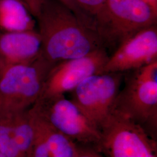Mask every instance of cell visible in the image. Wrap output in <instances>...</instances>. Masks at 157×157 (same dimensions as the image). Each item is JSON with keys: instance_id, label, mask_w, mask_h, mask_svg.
<instances>
[{"instance_id": "obj_1", "label": "cell", "mask_w": 157, "mask_h": 157, "mask_svg": "<svg viewBox=\"0 0 157 157\" xmlns=\"http://www.w3.org/2000/svg\"><path fill=\"white\" fill-rule=\"evenodd\" d=\"M36 20L41 53L54 65L103 48L95 34L58 0H45Z\"/></svg>"}, {"instance_id": "obj_2", "label": "cell", "mask_w": 157, "mask_h": 157, "mask_svg": "<svg viewBox=\"0 0 157 157\" xmlns=\"http://www.w3.org/2000/svg\"><path fill=\"white\" fill-rule=\"evenodd\" d=\"M154 25L157 11L144 0H107L93 17V32L107 51Z\"/></svg>"}, {"instance_id": "obj_3", "label": "cell", "mask_w": 157, "mask_h": 157, "mask_svg": "<svg viewBox=\"0 0 157 157\" xmlns=\"http://www.w3.org/2000/svg\"><path fill=\"white\" fill-rule=\"evenodd\" d=\"M54 65L41 53L32 62L2 67L0 70V117L23 112L32 107Z\"/></svg>"}, {"instance_id": "obj_4", "label": "cell", "mask_w": 157, "mask_h": 157, "mask_svg": "<svg viewBox=\"0 0 157 157\" xmlns=\"http://www.w3.org/2000/svg\"><path fill=\"white\" fill-rule=\"evenodd\" d=\"M133 71L125 78L114 109L157 140V61Z\"/></svg>"}, {"instance_id": "obj_5", "label": "cell", "mask_w": 157, "mask_h": 157, "mask_svg": "<svg viewBox=\"0 0 157 157\" xmlns=\"http://www.w3.org/2000/svg\"><path fill=\"white\" fill-rule=\"evenodd\" d=\"M100 132L101 139L96 150L104 157H157V140L115 109Z\"/></svg>"}, {"instance_id": "obj_6", "label": "cell", "mask_w": 157, "mask_h": 157, "mask_svg": "<svg viewBox=\"0 0 157 157\" xmlns=\"http://www.w3.org/2000/svg\"><path fill=\"white\" fill-rule=\"evenodd\" d=\"M30 109L76 144L96 149L101 132L65 95L39 98Z\"/></svg>"}, {"instance_id": "obj_7", "label": "cell", "mask_w": 157, "mask_h": 157, "mask_svg": "<svg viewBox=\"0 0 157 157\" xmlns=\"http://www.w3.org/2000/svg\"><path fill=\"white\" fill-rule=\"evenodd\" d=\"M123 73H104L86 78L71 92V99L100 130L115 108Z\"/></svg>"}, {"instance_id": "obj_8", "label": "cell", "mask_w": 157, "mask_h": 157, "mask_svg": "<svg viewBox=\"0 0 157 157\" xmlns=\"http://www.w3.org/2000/svg\"><path fill=\"white\" fill-rule=\"evenodd\" d=\"M109 56L106 50L99 48L84 56L57 63L48 74L39 98L71 92L86 78L103 73Z\"/></svg>"}, {"instance_id": "obj_9", "label": "cell", "mask_w": 157, "mask_h": 157, "mask_svg": "<svg viewBox=\"0 0 157 157\" xmlns=\"http://www.w3.org/2000/svg\"><path fill=\"white\" fill-rule=\"evenodd\" d=\"M157 61V25L144 29L109 56L103 73H124Z\"/></svg>"}, {"instance_id": "obj_10", "label": "cell", "mask_w": 157, "mask_h": 157, "mask_svg": "<svg viewBox=\"0 0 157 157\" xmlns=\"http://www.w3.org/2000/svg\"><path fill=\"white\" fill-rule=\"evenodd\" d=\"M34 128L28 110L0 117V151L5 157H30Z\"/></svg>"}, {"instance_id": "obj_11", "label": "cell", "mask_w": 157, "mask_h": 157, "mask_svg": "<svg viewBox=\"0 0 157 157\" xmlns=\"http://www.w3.org/2000/svg\"><path fill=\"white\" fill-rule=\"evenodd\" d=\"M41 48L40 36L35 29L0 33V58L3 67L33 61L40 55Z\"/></svg>"}, {"instance_id": "obj_12", "label": "cell", "mask_w": 157, "mask_h": 157, "mask_svg": "<svg viewBox=\"0 0 157 157\" xmlns=\"http://www.w3.org/2000/svg\"><path fill=\"white\" fill-rule=\"evenodd\" d=\"M34 17L21 0H0L1 32H21L35 29Z\"/></svg>"}, {"instance_id": "obj_13", "label": "cell", "mask_w": 157, "mask_h": 157, "mask_svg": "<svg viewBox=\"0 0 157 157\" xmlns=\"http://www.w3.org/2000/svg\"><path fill=\"white\" fill-rule=\"evenodd\" d=\"M29 112L45 136L52 157H76V144L73 141L51 126L30 108Z\"/></svg>"}, {"instance_id": "obj_14", "label": "cell", "mask_w": 157, "mask_h": 157, "mask_svg": "<svg viewBox=\"0 0 157 157\" xmlns=\"http://www.w3.org/2000/svg\"><path fill=\"white\" fill-rule=\"evenodd\" d=\"M30 115L34 128V139L30 157H52L50 147L45 136L34 121L30 113Z\"/></svg>"}, {"instance_id": "obj_15", "label": "cell", "mask_w": 157, "mask_h": 157, "mask_svg": "<svg viewBox=\"0 0 157 157\" xmlns=\"http://www.w3.org/2000/svg\"><path fill=\"white\" fill-rule=\"evenodd\" d=\"M80 10L83 13L93 25V17L107 0H74Z\"/></svg>"}, {"instance_id": "obj_16", "label": "cell", "mask_w": 157, "mask_h": 157, "mask_svg": "<svg viewBox=\"0 0 157 157\" xmlns=\"http://www.w3.org/2000/svg\"><path fill=\"white\" fill-rule=\"evenodd\" d=\"M75 144L76 157H104L93 147L76 143Z\"/></svg>"}, {"instance_id": "obj_17", "label": "cell", "mask_w": 157, "mask_h": 157, "mask_svg": "<svg viewBox=\"0 0 157 157\" xmlns=\"http://www.w3.org/2000/svg\"><path fill=\"white\" fill-rule=\"evenodd\" d=\"M28 8L34 17H37L45 0H21Z\"/></svg>"}, {"instance_id": "obj_18", "label": "cell", "mask_w": 157, "mask_h": 157, "mask_svg": "<svg viewBox=\"0 0 157 157\" xmlns=\"http://www.w3.org/2000/svg\"><path fill=\"white\" fill-rule=\"evenodd\" d=\"M62 4L66 6L69 9H70L73 13L78 17V19L82 22L86 23L87 21V18L83 14V13L80 10L78 6L76 5L75 1L74 0H58Z\"/></svg>"}, {"instance_id": "obj_19", "label": "cell", "mask_w": 157, "mask_h": 157, "mask_svg": "<svg viewBox=\"0 0 157 157\" xmlns=\"http://www.w3.org/2000/svg\"><path fill=\"white\" fill-rule=\"evenodd\" d=\"M147 3L151 6L152 8L157 11V0H144Z\"/></svg>"}, {"instance_id": "obj_20", "label": "cell", "mask_w": 157, "mask_h": 157, "mask_svg": "<svg viewBox=\"0 0 157 157\" xmlns=\"http://www.w3.org/2000/svg\"><path fill=\"white\" fill-rule=\"evenodd\" d=\"M3 67V65H2V61H1V58H0V70Z\"/></svg>"}, {"instance_id": "obj_21", "label": "cell", "mask_w": 157, "mask_h": 157, "mask_svg": "<svg viewBox=\"0 0 157 157\" xmlns=\"http://www.w3.org/2000/svg\"><path fill=\"white\" fill-rule=\"evenodd\" d=\"M0 157H5L4 156V155L1 153V152L0 151Z\"/></svg>"}]
</instances>
